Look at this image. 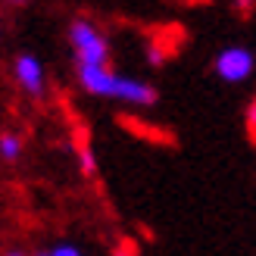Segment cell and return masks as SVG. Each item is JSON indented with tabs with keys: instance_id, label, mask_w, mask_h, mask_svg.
<instances>
[{
	"instance_id": "3",
	"label": "cell",
	"mask_w": 256,
	"mask_h": 256,
	"mask_svg": "<svg viewBox=\"0 0 256 256\" xmlns=\"http://www.w3.org/2000/svg\"><path fill=\"white\" fill-rule=\"evenodd\" d=\"M212 72L219 75V82H225V84H244L256 72V56L244 44H228V47H222L219 54H216Z\"/></svg>"
},
{
	"instance_id": "12",
	"label": "cell",
	"mask_w": 256,
	"mask_h": 256,
	"mask_svg": "<svg viewBox=\"0 0 256 256\" xmlns=\"http://www.w3.org/2000/svg\"><path fill=\"white\" fill-rule=\"evenodd\" d=\"M34 256H50V250H41V253H34Z\"/></svg>"
},
{
	"instance_id": "2",
	"label": "cell",
	"mask_w": 256,
	"mask_h": 256,
	"mask_svg": "<svg viewBox=\"0 0 256 256\" xmlns=\"http://www.w3.org/2000/svg\"><path fill=\"white\" fill-rule=\"evenodd\" d=\"M69 44L75 50V66H110V41L94 22L75 19L69 25Z\"/></svg>"
},
{
	"instance_id": "5",
	"label": "cell",
	"mask_w": 256,
	"mask_h": 256,
	"mask_svg": "<svg viewBox=\"0 0 256 256\" xmlns=\"http://www.w3.org/2000/svg\"><path fill=\"white\" fill-rule=\"evenodd\" d=\"M19 153H22V138L19 134H0V156H4V160H19Z\"/></svg>"
},
{
	"instance_id": "10",
	"label": "cell",
	"mask_w": 256,
	"mask_h": 256,
	"mask_svg": "<svg viewBox=\"0 0 256 256\" xmlns=\"http://www.w3.org/2000/svg\"><path fill=\"white\" fill-rule=\"evenodd\" d=\"M4 4H12V6H19V4H25V0H4Z\"/></svg>"
},
{
	"instance_id": "6",
	"label": "cell",
	"mask_w": 256,
	"mask_h": 256,
	"mask_svg": "<svg viewBox=\"0 0 256 256\" xmlns=\"http://www.w3.org/2000/svg\"><path fill=\"white\" fill-rule=\"evenodd\" d=\"M78 162H82V172H84V175H94V172H97V160H94L91 147H82V150H78Z\"/></svg>"
},
{
	"instance_id": "1",
	"label": "cell",
	"mask_w": 256,
	"mask_h": 256,
	"mask_svg": "<svg viewBox=\"0 0 256 256\" xmlns=\"http://www.w3.org/2000/svg\"><path fill=\"white\" fill-rule=\"evenodd\" d=\"M75 75H78V84L88 94L116 100V104H125V106L147 110V106H153L160 100L156 88H153L150 82L122 75L112 66H75Z\"/></svg>"
},
{
	"instance_id": "7",
	"label": "cell",
	"mask_w": 256,
	"mask_h": 256,
	"mask_svg": "<svg viewBox=\"0 0 256 256\" xmlns=\"http://www.w3.org/2000/svg\"><path fill=\"white\" fill-rule=\"evenodd\" d=\"M50 256H84L75 244H56V247H50Z\"/></svg>"
},
{
	"instance_id": "4",
	"label": "cell",
	"mask_w": 256,
	"mask_h": 256,
	"mask_svg": "<svg viewBox=\"0 0 256 256\" xmlns=\"http://www.w3.org/2000/svg\"><path fill=\"white\" fill-rule=\"evenodd\" d=\"M12 72H16V82L25 94L32 97H41L44 94V66L41 60L32 56V54H22L16 56V66H12Z\"/></svg>"
},
{
	"instance_id": "9",
	"label": "cell",
	"mask_w": 256,
	"mask_h": 256,
	"mask_svg": "<svg viewBox=\"0 0 256 256\" xmlns=\"http://www.w3.org/2000/svg\"><path fill=\"white\" fill-rule=\"evenodd\" d=\"M112 256H138V250H134L132 244H119V247H116V253H112Z\"/></svg>"
},
{
	"instance_id": "8",
	"label": "cell",
	"mask_w": 256,
	"mask_h": 256,
	"mask_svg": "<svg viewBox=\"0 0 256 256\" xmlns=\"http://www.w3.org/2000/svg\"><path fill=\"white\" fill-rule=\"evenodd\" d=\"M247 128H250V134L256 138V94H253L250 106H247Z\"/></svg>"
},
{
	"instance_id": "11",
	"label": "cell",
	"mask_w": 256,
	"mask_h": 256,
	"mask_svg": "<svg viewBox=\"0 0 256 256\" xmlns=\"http://www.w3.org/2000/svg\"><path fill=\"white\" fill-rule=\"evenodd\" d=\"M6 256H25V253H19V250H10V253H6Z\"/></svg>"
}]
</instances>
